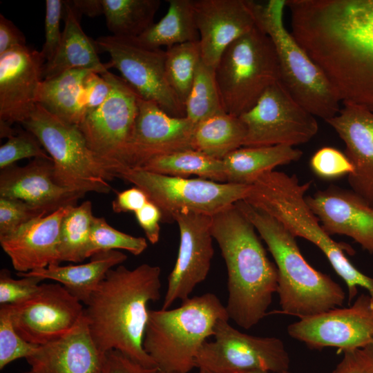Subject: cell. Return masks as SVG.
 I'll return each instance as SVG.
<instances>
[{"label":"cell","instance_id":"cell-43","mask_svg":"<svg viewBox=\"0 0 373 373\" xmlns=\"http://www.w3.org/2000/svg\"><path fill=\"white\" fill-rule=\"evenodd\" d=\"M64 1L46 0L45 16V41L42 50L46 61L56 55L62 39L60 21Z\"/></svg>","mask_w":373,"mask_h":373},{"label":"cell","instance_id":"cell-1","mask_svg":"<svg viewBox=\"0 0 373 373\" xmlns=\"http://www.w3.org/2000/svg\"><path fill=\"white\" fill-rule=\"evenodd\" d=\"M291 33L342 102L373 112V0H296Z\"/></svg>","mask_w":373,"mask_h":373},{"label":"cell","instance_id":"cell-6","mask_svg":"<svg viewBox=\"0 0 373 373\" xmlns=\"http://www.w3.org/2000/svg\"><path fill=\"white\" fill-rule=\"evenodd\" d=\"M229 318L226 307L213 293L189 298L175 309H149L143 347L164 372L189 373L196 356L214 334L217 322Z\"/></svg>","mask_w":373,"mask_h":373},{"label":"cell","instance_id":"cell-20","mask_svg":"<svg viewBox=\"0 0 373 373\" xmlns=\"http://www.w3.org/2000/svg\"><path fill=\"white\" fill-rule=\"evenodd\" d=\"M202 62L215 70L235 40L256 26L249 0H193Z\"/></svg>","mask_w":373,"mask_h":373},{"label":"cell","instance_id":"cell-39","mask_svg":"<svg viewBox=\"0 0 373 373\" xmlns=\"http://www.w3.org/2000/svg\"><path fill=\"white\" fill-rule=\"evenodd\" d=\"M44 158L52 161L38 138L28 130L9 137L0 147V169L26 158Z\"/></svg>","mask_w":373,"mask_h":373},{"label":"cell","instance_id":"cell-40","mask_svg":"<svg viewBox=\"0 0 373 373\" xmlns=\"http://www.w3.org/2000/svg\"><path fill=\"white\" fill-rule=\"evenodd\" d=\"M309 166L316 176L327 180L348 175L354 169L345 153L331 146L316 151L310 159Z\"/></svg>","mask_w":373,"mask_h":373},{"label":"cell","instance_id":"cell-41","mask_svg":"<svg viewBox=\"0 0 373 373\" xmlns=\"http://www.w3.org/2000/svg\"><path fill=\"white\" fill-rule=\"evenodd\" d=\"M46 215L23 200L0 196V237L10 235L31 220Z\"/></svg>","mask_w":373,"mask_h":373},{"label":"cell","instance_id":"cell-14","mask_svg":"<svg viewBox=\"0 0 373 373\" xmlns=\"http://www.w3.org/2000/svg\"><path fill=\"white\" fill-rule=\"evenodd\" d=\"M101 75L111 84V93L79 128L88 147L107 163L113 176V171L122 164L142 97L122 77L108 70Z\"/></svg>","mask_w":373,"mask_h":373},{"label":"cell","instance_id":"cell-30","mask_svg":"<svg viewBox=\"0 0 373 373\" xmlns=\"http://www.w3.org/2000/svg\"><path fill=\"white\" fill-rule=\"evenodd\" d=\"M166 15L154 23L138 39L144 44L167 48L199 41L193 0H167Z\"/></svg>","mask_w":373,"mask_h":373},{"label":"cell","instance_id":"cell-5","mask_svg":"<svg viewBox=\"0 0 373 373\" xmlns=\"http://www.w3.org/2000/svg\"><path fill=\"white\" fill-rule=\"evenodd\" d=\"M235 204L255 227L275 261L280 313L301 318L343 305L345 293L341 286L307 262L291 232L245 200Z\"/></svg>","mask_w":373,"mask_h":373},{"label":"cell","instance_id":"cell-38","mask_svg":"<svg viewBox=\"0 0 373 373\" xmlns=\"http://www.w3.org/2000/svg\"><path fill=\"white\" fill-rule=\"evenodd\" d=\"M39 346L25 341L15 330L9 304L0 306V370L19 358L32 356Z\"/></svg>","mask_w":373,"mask_h":373},{"label":"cell","instance_id":"cell-49","mask_svg":"<svg viewBox=\"0 0 373 373\" xmlns=\"http://www.w3.org/2000/svg\"><path fill=\"white\" fill-rule=\"evenodd\" d=\"M25 35L9 19L0 15V55L26 46Z\"/></svg>","mask_w":373,"mask_h":373},{"label":"cell","instance_id":"cell-17","mask_svg":"<svg viewBox=\"0 0 373 373\" xmlns=\"http://www.w3.org/2000/svg\"><path fill=\"white\" fill-rule=\"evenodd\" d=\"M178 226L180 243L175 265L169 275L162 309H169L177 300L189 298L195 287L209 274L214 254L211 216L178 213L173 217Z\"/></svg>","mask_w":373,"mask_h":373},{"label":"cell","instance_id":"cell-33","mask_svg":"<svg viewBox=\"0 0 373 373\" xmlns=\"http://www.w3.org/2000/svg\"><path fill=\"white\" fill-rule=\"evenodd\" d=\"M106 25L113 35L138 37L153 23L160 0H102Z\"/></svg>","mask_w":373,"mask_h":373},{"label":"cell","instance_id":"cell-31","mask_svg":"<svg viewBox=\"0 0 373 373\" xmlns=\"http://www.w3.org/2000/svg\"><path fill=\"white\" fill-rule=\"evenodd\" d=\"M245 135L246 128L240 117L222 112L195 125L193 147L212 157L223 160L243 146Z\"/></svg>","mask_w":373,"mask_h":373},{"label":"cell","instance_id":"cell-7","mask_svg":"<svg viewBox=\"0 0 373 373\" xmlns=\"http://www.w3.org/2000/svg\"><path fill=\"white\" fill-rule=\"evenodd\" d=\"M258 28L274 46L280 82L291 95L315 117L327 121L341 102L328 79L285 26L286 0L249 1Z\"/></svg>","mask_w":373,"mask_h":373},{"label":"cell","instance_id":"cell-32","mask_svg":"<svg viewBox=\"0 0 373 373\" xmlns=\"http://www.w3.org/2000/svg\"><path fill=\"white\" fill-rule=\"evenodd\" d=\"M139 169L165 175L181 178L197 175L218 182H226L223 160L195 149L154 157Z\"/></svg>","mask_w":373,"mask_h":373},{"label":"cell","instance_id":"cell-29","mask_svg":"<svg viewBox=\"0 0 373 373\" xmlns=\"http://www.w3.org/2000/svg\"><path fill=\"white\" fill-rule=\"evenodd\" d=\"M302 155L301 150L287 145L242 146L222 160L226 182L251 186L265 173Z\"/></svg>","mask_w":373,"mask_h":373},{"label":"cell","instance_id":"cell-11","mask_svg":"<svg viewBox=\"0 0 373 373\" xmlns=\"http://www.w3.org/2000/svg\"><path fill=\"white\" fill-rule=\"evenodd\" d=\"M97 48L111 57V67L144 100L156 104L165 113L185 117V108L169 86L165 73L166 50L142 43L138 37L102 36Z\"/></svg>","mask_w":373,"mask_h":373},{"label":"cell","instance_id":"cell-21","mask_svg":"<svg viewBox=\"0 0 373 373\" xmlns=\"http://www.w3.org/2000/svg\"><path fill=\"white\" fill-rule=\"evenodd\" d=\"M305 200L328 235L348 236L373 254V207L359 195L332 184Z\"/></svg>","mask_w":373,"mask_h":373},{"label":"cell","instance_id":"cell-52","mask_svg":"<svg viewBox=\"0 0 373 373\" xmlns=\"http://www.w3.org/2000/svg\"><path fill=\"white\" fill-rule=\"evenodd\" d=\"M198 373H216L207 370L200 369Z\"/></svg>","mask_w":373,"mask_h":373},{"label":"cell","instance_id":"cell-47","mask_svg":"<svg viewBox=\"0 0 373 373\" xmlns=\"http://www.w3.org/2000/svg\"><path fill=\"white\" fill-rule=\"evenodd\" d=\"M134 213L148 241L151 244H156L160 239V222H162V213L160 209L149 200L144 206Z\"/></svg>","mask_w":373,"mask_h":373},{"label":"cell","instance_id":"cell-37","mask_svg":"<svg viewBox=\"0 0 373 373\" xmlns=\"http://www.w3.org/2000/svg\"><path fill=\"white\" fill-rule=\"evenodd\" d=\"M148 247L146 238L122 232L108 224L104 218L94 217L87 258L106 251L126 250L138 256Z\"/></svg>","mask_w":373,"mask_h":373},{"label":"cell","instance_id":"cell-27","mask_svg":"<svg viewBox=\"0 0 373 373\" xmlns=\"http://www.w3.org/2000/svg\"><path fill=\"white\" fill-rule=\"evenodd\" d=\"M65 26L62 39L55 57L46 61L43 80L56 77L67 70L85 69L102 74L111 67L109 62L102 64L98 57L94 41L83 31L78 14L64 1Z\"/></svg>","mask_w":373,"mask_h":373},{"label":"cell","instance_id":"cell-50","mask_svg":"<svg viewBox=\"0 0 373 373\" xmlns=\"http://www.w3.org/2000/svg\"><path fill=\"white\" fill-rule=\"evenodd\" d=\"M68 2L77 14H84L89 17L103 14L102 0H75Z\"/></svg>","mask_w":373,"mask_h":373},{"label":"cell","instance_id":"cell-28","mask_svg":"<svg viewBox=\"0 0 373 373\" xmlns=\"http://www.w3.org/2000/svg\"><path fill=\"white\" fill-rule=\"evenodd\" d=\"M91 71L74 69L44 79L39 86L37 104L61 119L79 126L86 115L84 80Z\"/></svg>","mask_w":373,"mask_h":373},{"label":"cell","instance_id":"cell-51","mask_svg":"<svg viewBox=\"0 0 373 373\" xmlns=\"http://www.w3.org/2000/svg\"><path fill=\"white\" fill-rule=\"evenodd\" d=\"M233 373H290L289 371H285L282 372H271L267 371H259V370H252V371H239Z\"/></svg>","mask_w":373,"mask_h":373},{"label":"cell","instance_id":"cell-12","mask_svg":"<svg viewBox=\"0 0 373 373\" xmlns=\"http://www.w3.org/2000/svg\"><path fill=\"white\" fill-rule=\"evenodd\" d=\"M246 128L243 146L287 145L310 141L318 133L316 117L300 104L280 80L239 116Z\"/></svg>","mask_w":373,"mask_h":373},{"label":"cell","instance_id":"cell-36","mask_svg":"<svg viewBox=\"0 0 373 373\" xmlns=\"http://www.w3.org/2000/svg\"><path fill=\"white\" fill-rule=\"evenodd\" d=\"M186 117L197 124L224 112L218 88L215 70L200 63L195 77L184 103Z\"/></svg>","mask_w":373,"mask_h":373},{"label":"cell","instance_id":"cell-9","mask_svg":"<svg viewBox=\"0 0 373 373\" xmlns=\"http://www.w3.org/2000/svg\"><path fill=\"white\" fill-rule=\"evenodd\" d=\"M224 112L239 117L280 80L277 54L270 37L256 26L231 43L215 68Z\"/></svg>","mask_w":373,"mask_h":373},{"label":"cell","instance_id":"cell-22","mask_svg":"<svg viewBox=\"0 0 373 373\" xmlns=\"http://www.w3.org/2000/svg\"><path fill=\"white\" fill-rule=\"evenodd\" d=\"M84 195L59 185L55 179L53 162L47 159L34 158L23 166L14 164L1 170V197L23 200L47 215L76 206Z\"/></svg>","mask_w":373,"mask_h":373},{"label":"cell","instance_id":"cell-13","mask_svg":"<svg viewBox=\"0 0 373 373\" xmlns=\"http://www.w3.org/2000/svg\"><path fill=\"white\" fill-rule=\"evenodd\" d=\"M229 320L217 322L214 341H207L202 345L195 358V367L216 373L288 371L289 357L280 339L241 332Z\"/></svg>","mask_w":373,"mask_h":373},{"label":"cell","instance_id":"cell-10","mask_svg":"<svg viewBox=\"0 0 373 373\" xmlns=\"http://www.w3.org/2000/svg\"><path fill=\"white\" fill-rule=\"evenodd\" d=\"M143 190L162 213V222H173L178 213L212 216L245 200L251 186L218 182L155 173L141 169L120 167L113 173Z\"/></svg>","mask_w":373,"mask_h":373},{"label":"cell","instance_id":"cell-42","mask_svg":"<svg viewBox=\"0 0 373 373\" xmlns=\"http://www.w3.org/2000/svg\"><path fill=\"white\" fill-rule=\"evenodd\" d=\"M43 280L34 276H23L20 279L12 278L6 269L0 271V305L17 304L32 297L39 290Z\"/></svg>","mask_w":373,"mask_h":373},{"label":"cell","instance_id":"cell-44","mask_svg":"<svg viewBox=\"0 0 373 373\" xmlns=\"http://www.w3.org/2000/svg\"><path fill=\"white\" fill-rule=\"evenodd\" d=\"M157 367H145L118 350H112L102 354L96 373H157Z\"/></svg>","mask_w":373,"mask_h":373},{"label":"cell","instance_id":"cell-24","mask_svg":"<svg viewBox=\"0 0 373 373\" xmlns=\"http://www.w3.org/2000/svg\"><path fill=\"white\" fill-rule=\"evenodd\" d=\"M73 207H61L34 218L11 234L0 237L1 248L17 272L26 273L60 263L61 225Z\"/></svg>","mask_w":373,"mask_h":373},{"label":"cell","instance_id":"cell-23","mask_svg":"<svg viewBox=\"0 0 373 373\" xmlns=\"http://www.w3.org/2000/svg\"><path fill=\"white\" fill-rule=\"evenodd\" d=\"M342 104L325 122L345 144V154L354 169L347 175L351 189L373 207V112L353 103Z\"/></svg>","mask_w":373,"mask_h":373},{"label":"cell","instance_id":"cell-15","mask_svg":"<svg viewBox=\"0 0 373 373\" xmlns=\"http://www.w3.org/2000/svg\"><path fill=\"white\" fill-rule=\"evenodd\" d=\"M289 335L309 348L338 353L373 343V297L361 294L349 307L335 308L290 324Z\"/></svg>","mask_w":373,"mask_h":373},{"label":"cell","instance_id":"cell-16","mask_svg":"<svg viewBox=\"0 0 373 373\" xmlns=\"http://www.w3.org/2000/svg\"><path fill=\"white\" fill-rule=\"evenodd\" d=\"M17 332L40 346L69 333L84 316L83 303L60 283H42L28 300L9 304Z\"/></svg>","mask_w":373,"mask_h":373},{"label":"cell","instance_id":"cell-54","mask_svg":"<svg viewBox=\"0 0 373 373\" xmlns=\"http://www.w3.org/2000/svg\"><path fill=\"white\" fill-rule=\"evenodd\" d=\"M24 373H30V372L29 371H28V372H24Z\"/></svg>","mask_w":373,"mask_h":373},{"label":"cell","instance_id":"cell-8","mask_svg":"<svg viewBox=\"0 0 373 373\" xmlns=\"http://www.w3.org/2000/svg\"><path fill=\"white\" fill-rule=\"evenodd\" d=\"M40 141L52 160L56 182L69 190L108 193L113 179L106 162L88 147L79 126L56 117L37 104L22 123Z\"/></svg>","mask_w":373,"mask_h":373},{"label":"cell","instance_id":"cell-34","mask_svg":"<svg viewBox=\"0 0 373 373\" xmlns=\"http://www.w3.org/2000/svg\"><path fill=\"white\" fill-rule=\"evenodd\" d=\"M94 217L92 202L86 200L73 207L64 218L59 235L60 262L78 263L87 258Z\"/></svg>","mask_w":373,"mask_h":373},{"label":"cell","instance_id":"cell-4","mask_svg":"<svg viewBox=\"0 0 373 373\" xmlns=\"http://www.w3.org/2000/svg\"><path fill=\"white\" fill-rule=\"evenodd\" d=\"M311 185L312 181L301 183L296 175L274 170L251 185L243 200L277 220L295 237L316 246L346 284L349 303L356 296L358 287L373 297V278L358 269L347 256L354 255V249L333 240L308 206L305 194Z\"/></svg>","mask_w":373,"mask_h":373},{"label":"cell","instance_id":"cell-45","mask_svg":"<svg viewBox=\"0 0 373 373\" xmlns=\"http://www.w3.org/2000/svg\"><path fill=\"white\" fill-rule=\"evenodd\" d=\"M343 354V359L332 373H373V343Z\"/></svg>","mask_w":373,"mask_h":373},{"label":"cell","instance_id":"cell-2","mask_svg":"<svg viewBox=\"0 0 373 373\" xmlns=\"http://www.w3.org/2000/svg\"><path fill=\"white\" fill-rule=\"evenodd\" d=\"M161 269L146 263L110 269L85 305L84 317L101 354L118 350L148 367H157L143 347L151 302L161 296Z\"/></svg>","mask_w":373,"mask_h":373},{"label":"cell","instance_id":"cell-3","mask_svg":"<svg viewBox=\"0 0 373 373\" xmlns=\"http://www.w3.org/2000/svg\"><path fill=\"white\" fill-rule=\"evenodd\" d=\"M256 232L236 204L211 216L212 236L227 269V314L245 329L265 316L278 288L277 267Z\"/></svg>","mask_w":373,"mask_h":373},{"label":"cell","instance_id":"cell-25","mask_svg":"<svg viewBox=\"0 0 373 373\" xmlns=\"http://www.w3.org/2000/svg\"><path fill=\"white\" fill-rule=\"evenodd\" d=\"M102 354L96 347L83 316L69 333L39 346L26 360L30 373H96Z\"/></svg>","mask_w":373,"mask_h":373},{"label":"cell","instance_id":"cell-35","mask_svg":"<svg viewBox=\"0 0 373 373\" xmlns=\"http://www.w3.org/2000/svg\"><path fill=\"white\" fill-rule=\"evenodd\" d=\"M201 61L199 41L175 45L166 50V77L184 106Z\"/></svg>","mask_w":373,"mask_h":373},{"label":"cell","instance_id":"cell-26","mask_svg":"<svg viewBox=\"0 0 373 373\" xmlns=\"http://www.w3.org/2000/svg\"><path fill=\"white\" fill-rule=\"evenodd\" d=\"M126 259L127 256L118 250L102 251L91 256L90 261L85 264L66 266L53 264L26 273L17 272V275L19 277L34 276L43 280L57 281L86 305L108 271L122 265Z\"/></svg>","mask_w":373,"mask_h":373},{"label":"cell","instance_id":"cell-18","mask_svg":"<svg viewBox=\"0 0 373 373\" xmlns=\"http://www.w3.org/2000/svg\"><path fill=\"white\" fill-rule=\"evenodd\" d=\"M195 127L186 117L171 116L156 104L141 98L135 126L118 168L139 169L154 157L193 149Z\"/></svg>","mask_w":373,"mask_h":373},{"label":"cell","instance_id":"cell-19","mask_svg":"<svg viewBox=\"0 0 373 373\" xmlns=\"http://www.w3.org/2000/svg\"><path fill=\"white\" fill-rule=\"evenodd\" d=\"M46 59L27 46L0 55V121L22 124L37 104Z\"/></svg>","mask_w":373,"mask_h":373},{"label":"cell","instance_id":"cell-48","mask_svg":"<svg viewBox=\"0 0 373 373\" xmlns=\"http://www.w3.org/2000/svg\"><path fill=\"white\" fill-rule=\"evenodd\" d=\"M149 199L145 192L137 186L117 193L112 202V209L115 213H135L144 206Z\"/></svg>","mask_w":373,"mask_h":373},{"label":"cell","instance_id":"cell-53","mask_svg":"<svg viewBox=\"0 0 373 373\" xmlns=\"http://www.w3.org/2000/svg\"><path fill=\"white\" fill-rule=\"evenodd\" d=\"M157 373H175V372H164L158 370Z\"/></svg>","mask_w":373,"mask_h":373},{"label":"cell","instance_id":"cell-46","mask_svg":"<svg viewBox=\"0 0 373 373\" xmlns=\"http://www.w3.org/2000/svg\"><path fill=\"white\" fill-rule=\"evenodd\" d=\"M84 89L87 115L106 100L111 93V85L100 74L91 71L85 78Z\"/></svg>","mask_w":373,"mask_h":373}]
</instances>
